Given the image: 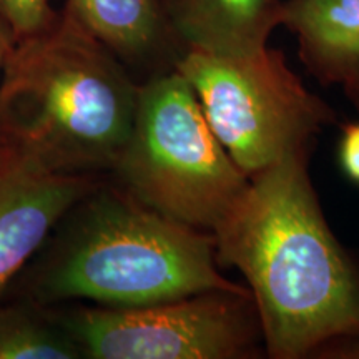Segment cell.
Instances as JSON below:
<instances>
[{
    "label": "cell",
    "instance_id": "obj_1",
    "mask_svg": "<svg viewBox=\"0 0 359 359\" xmlns=\"http://www.w3.org/2000/svg\"><path fill=\"white\" fill-rule=\"evenodd\" d=\"M308 154L250 178L213 230L217 259L248 281L269 358H359V266L327 226Z\"/></svg>",
    "mask_w": 359,
    "mask_h": 359
},
{
    "label": "cell",
    "instance_id": "obj_2",
    "mask_svg": "<svg viewBox=\"0 0 359 359\" xmlns=\"http://www.w3.org/2000/svg\"><path fill=\"white\" fill-rule=\"evenodd\" d=\"M140 87L127 65L62 8L17 40L0 77V145L65 173L114 170Z\"/></svg>",
    "mask_w": 359,
    "mask_h": 359
},
{
    "label": "cell",
    "instance_id": "obj_3",
    "mask_svg": "<svg viewBox=\"0 0 359 359\" xmlns=\"http://www.w3.org/2000/svg\"><path fill=\"white\" fill-rule=\"evenodd\" d=\"M34 275L39 303L90 299L109 308L250 288L219 273L213 233L155 212L125 190L95 188Z\"/></svg>",
    "mask_w": 359,
    "mask_h": 359
},
{
    "label": "cell",
    "instance_id": "obj_4",
    "mask_svg": "<svg viewBox=\"0 0 359 359\" xmlns=\"http://www.w3.org/2000/svg\"><path fill=\"white\" fill-rule=\"evenodd\" d=\"M111 172L143 205L210 233L250 185L177 69L142 83L132 133Z\"/></svg>",
    "mask_w": 359,
    "mask_h": 359
},
{
    "label": "cell",
    "instance_id": "obj_5",
    "mask_svg": "<svg viewBox=\"0 0 359 359\" xmlns=\"http://www.w3.org/2000/svg\"><path fill=\"white\" fill-rule=\"evenodd\" d=\"M191 85L219 143L248 178L309 150L334 111L304 87L275 48L248 55L185 50L175 65Z\"/></svg>",
    "mask_w": 359,
    "mask_h": 359
},
{
    "label": "cell",
    "instance_id": "obj_6",
    "mask_svg": "<svg viewBox=\"0 0 359 359\" xmlns=\"http://www.w3.org/2000/svg\"><path fill=\"white\" fill-rule=\"evenodd\" d=\"M57 325L92 359L257 358L262 325L251 291H206L135 308H75Z\"/></svg>",
    "mask_w": 359,
    "mask_h": 359
},
{
    "label": "cell",
    "instance_id": "obj_7",
    "mask_svg": "<svg viewBox=\"0 0 359 359\" xmlns=\"http://www.w3.org/2000/svg\"><path fill=\"white\" fill-rule=\"evenodd\" d=\"M98 187L92 175L57 172L2 145L0 299L53 228Z\"/></svg>",
    "mask_w": 359,
    "mask_h": 359
},
{
    "label": "cell",
    "instance_id": "obj_8",
    "mask_svg": "<svg viewBox=\"0 0 359 359\" xmlns=\"http://www.w3.org/2000/svg\"><path fill=\"white\" fill-rule=\"evenodd\" d=\"M64 8L128 69L150 77L175 69L185 52L163 0H65Z\"/></svg>",
    "mask_w": 359,
    "mask_h": 359
},
{
    "label": "cell",
    "instance_id": "obj_9",
    "mask_svg": "<svg viewBox=\"0 0 359 359\" xmlns=\"http://www.w3.org/2000/svg\"><path fill=\"white\" fill-rule=\"evenodd\" d=\"M185 50L248 55L268 47L283 24V0H163Z\"/></svg>",
    "mask_w": 359,
    "mask_h": 359
},
{
    "label": "cell",
    "instance_id": "obj_10",
    "mask_svg": "<svg viewBox=\"0 0 359 359\" xmlns=\"http://www.w3.org/2000/svg\"><path fill=\"white\" fill-rule=\"evenodd\" d=\"M318 82L359 83V0H283V24Z\"/></svg>",
    "mask_w": 359,
    "mask_h": 359
},
{
    "label": "cell",
    "instance_id": "obj_11",
    "mask_svg": "<svg viewBox=\"0 0 359 359\" xmlns=\"http://www.w3.org/2000/svg\"><path fill=\"white\" fill-rule=\"evenodd\" d=\"M83 358L74 339L27 309H0V359H77Z\"/></svg>",
    "mask_w": 359,
    "mask_h": 359
},
{
    "label": "cell",
    "instance_id": "obj_12",
    "mask_svg": "<svg viewBox=\"0 0 359 359\" xmlns=\"http://www.w3.org/2000/svg\"><path fill=\"white\" fill-rule=\"evenodd\" d=\"M0 12L11 25L15 42L40 32L57 15L50 0H0Z\"/></svg>",
    "mask_w": 359,
    "mask_h": 359
},
{
    "label": "cell",
    "instance_id": "obj_13",
    "mask_svg": "<svg viewBox=\"0 0 359 359\" xmlns=\"http://www.w3.org/2000/svg\"><path fill=\"white\" fill-rule=\"evenodd\" d=\"M338 161L349 182L359 185V122H349L341 128Z\"/></svg>",
    "mask_w": 359,
    "mask_h": 359
},
{
    "label": "cell",
    "instance_id": "obj_14",
    "mask_svg": "<svg viewBox=\"0 0 359 359\" xmlns=\"http://www.w3.org/2000/svg\"><path fill=\"white\" fill-rule=\"evenodd\" d=\"M13 45H15V37H13V32L6 17L0 12V77H2L4 67L7 64V58L11 55Z\"/></svg>",
    "mask_w": 359,
    "mask_h": 359
},
{
    "label": "cell",
    "instance_id": "obj_15",
    "mask_svg": "<svg viewBox=\"0 0 359 359\" xmlns=\"http://www.w3.org/2000/svg\"><path fill=\"white\" fill-rule=\"evenodd\" d=\"M344 92H346V95L349 97V100H351L354 105H356V109L359 110V83L346 88V90H344Z\"/></svg>",
    "mask_w": 359,
    "mask_h": 359
},
{
    "label": "cell",
    "instance_id": "obj_16",
    "mask_svg": "<svg viewBox=\"0 0 359 359\" xmlns=\"http://www.w3.org/2000/svg\"><path fill=\"white\" fill-rule=\"evenodd\" d=\"M0 150H2V145H0Z\"/></svg>",
    "mask_w": 359,
    "mask_h": 359
}]
</instances>
